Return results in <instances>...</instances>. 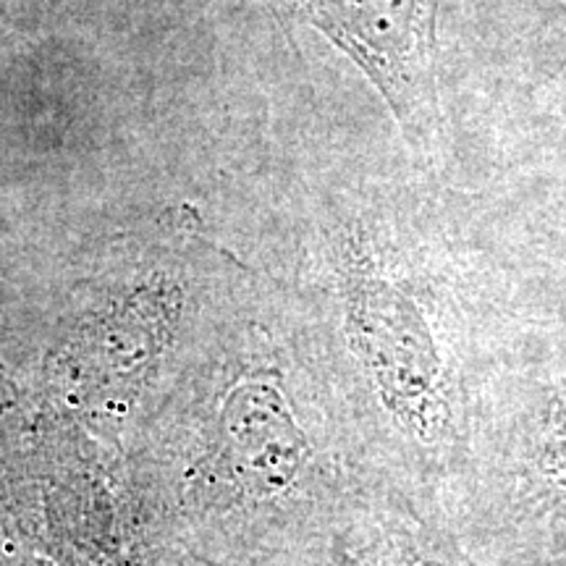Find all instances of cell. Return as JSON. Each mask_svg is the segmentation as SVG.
I'll return each mask as SVG.
<instances>
[{
    "label": "cell",
    "mask_w": 566,
    "mask_h": 566,
    "mask_svg": "<svg viewBox=\"0 0 566 566\" xmlns=\"http://www.w3.org/2000/svg\"><path fill=\"white\" fill-rule=\"evenodd\" d=\"M338 300L346 349L388 430L424 475H454L462 485L488 380L467 357L499 365L509 349H467L464 328L446 325L433 286L365 218L346 223L338 239Z\"/></svg>",
    "instance_id": "cell-1"
},
{
    "label": "cell",
    "mask_w": 566,
    "mask_h": 566,
    "mask_svg": "<svg viewBox=\"0 0 566 566\" xmlns=\"http://www.w3.org/2000/svg\"><path fill=\"white\" fill-rule=\"evenodd\" d=\"M462 488L480 564L564 562L566 296L546 286L478 396Z\"/></svg>",
    "instance_id": "cell-2"
},
{
    "label": "cell",
    "mask_w": 566,
    "mask_h": 566,
    "mask_svg": "<svg viewBox=\"0 0 566 566\" xmlns=\"http://www.w3.org/2000/svg\"><path fill=\"white\" fill-rule=\"evenodd\" d=\"M336 45L384 97L409 147L422 158L441 155L438 19L443 0H275Z\"/></svg>",
    "instance_id": "cell-3"
},
{
    "label": "cell",
    "mask_w": 566,
    "mask_h": 566,
    "mask_svg": "<svg viewBox=\"0 0 566 566\" xmlns=\"http://www.w3.org/2000/svg\"><path fill=\"white\" fill-rule=\"evenodd\" d=\"M493 237L548 292L566 296V101H541L516 129L491 195Z\"/></svg>",
    "instance_id": "cell-4"
},
{
    "label": "cell",
    "mask_w": 566,
    "mask_h": 566,
    "mask_svg": "<svg viewBox=\"0 0 566 566\" xmlns=\"http://www.w3.org/2000/svg\"><path fill=\"white\" fill-rule=\"evenodd\" d=\"M233 467L258 485L281 488L300 470L307 446L281 396L268 386H242L226 409Z\"/></svg>",
    "instance_id": "cell-5"
},
{
    "label": "cell",
    "mask_w": 566,
    "mask_h": 566,
    "mask_svg": "<svg viewBox=\"0 0 566 566\" xmlns=\"http://www.w3.org/2000/svg\"><path fill=\"white\" fill-rule=\"evenodd\" d=\"M30 454V417L24 394L0 359V527L19 512V491Z\"/></svg>",
    "instance_id": "cell-6"
},
{
    "label": "cell",
    "mask_w": 566,
    "mask_h": 566,
    "mask_svg": "<svg viewBox=\"0 0 566 566\" xmlns=\"http://www.w3.org/2000/svg\"><path fill=\"white\" fill-rule=\"evenodd\" d=\"M417 525L420 522L391 520L370 566H485L446 535Z\"/></svg>",
    "instance_id": "cell-7"
},
{
    "label": "cell",
    "mask_w": 566,
    "mask_h": 566,
    "mask_svg": "<svg viewBox=\"0 0 566 566\" xmlns=\"http://www.w3.org/2000/svg\"><path fill=\"white\" fill-rule=\"evenodd\" d=\"M533 90L541 101H566V55L543 74L541 82L533 84Z\"/></svg>",
    "instance_id": "cell-8"
},
{
    "label": "cell",
    "mask_w": 566,
    "mask_h": 566,
    "mask_svg": "<svg viewBox=\"0 0 566 566\" xmlns=\"http://www.w3.org/2000/svg\"><path fill=\"white\" fill-rule=\"evenodd\" d=\"M522 3L554 19H566V0H522Z\"/></svg>",
    "instance_id": "cell-9"
},
{
    "label": "cell",
    "mask_w": 566,
    "mask_h": 566,
    "mask_svg": "<svg viewBox=\"0 0 566 566\" xmlns=\"http://www.w3.org/2000/svg\"><path fill=\"white\" fill-rule=\"evenodd\" d=\"M546 566H566V558H564V562H551V564H546Z\"/></svg>",
    "instance_id": "cell-10"
}]
</instances>
